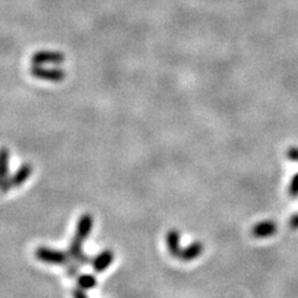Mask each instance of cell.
<instances>
[{"mask_svg":"<svg viewBox=\"0 0 298 298\" xmlns=\"http://www.w3.org/2000/svg\"><path fill=\"white\" fill-rule=\"evenodd\" d=\"M92 227H93V218H92V215L83 214L77 221L76 232H74V240H72L69 251H67L70 260L74 261L79 265H86V263L89 262V257H87L83 253V251H82V245H83L84 240L91 233Z\"/></svg>","mask_w":298,"mask_h":298,"instance_id":"6da1fadb","label":"cell"},{"mask_svg":"<svg viewBox=\"0 0 298 298\" xmlns=\"http://www.w3.org/2000/svg\"><path fill=\"white\" fill-rule=\"evenodd\" d=\"M35 256L39 261L45 263H51V265H66L69 262L70 257L64 251L54 250V248L40 246L35 251Z\"/></svg>","mask_w":298,"mask_h":298,"instance_id":"7a4b0ae2","label":"cell"},{"mask_svg":"<svg viewBox=\"0 0 298 298\" xmlns=\"http://www.w3.org/2000/svg\"><path fill=\"white\" fill-rule=\"evenodd\" d=\"M30 74L35 78L49 82H61L66 77V72L61 69H47L42 65H34L30 69Z\"/></svg>","mask_w":298,"mask_h":298,"instance_id":"3957f363","label":"cell"},{"mask_svg":"<svg viewBox=\"0 0 298 298\" xmlns=\"http://www.w3.org/2000/svg\"><path fill=\"white\" fill-rule=\"evenodd\" d=\"M31 61L34 65H47V64L59 65L65 61V55L59 51H49V50H44V51L35 52V54L31 56Z\"/></svg>","mask_w":298,"mask_h":298,"instance_id":"277c9868","label":"cell"},{"mask_svg":"<svg viewBox=\"0 0 298 298\" xmlns=\"http://www.w3.org/2000/svg\"><path fill=\"white\" fill-rule=\"evenodd\" d=\"M32 174V165L31 164H22L11 176H9V183L11 188H16V186L22 185L25 181L29 179V176Z\"/></svg>","mask_w":298,"mask_h":298,"instance_id":"5b68a950","label":"cell"},{"mask_svg":"<svg viewBox=\"0 0 298 298\" xmlns=\"http://www.w3.org/2000/svg\"><path fill=\"white\" fill-rule=\"evenodd\" d=\"M113 262V252L111 250H103L92 260V266L96 272H103Z\"/></svg>","mask_w":298,"mask_h":298,"instance_id":"8992f818","label":"cell"},{"mask_svg":"<svg viewBox=\"0 0 298 298\" xmlns=\"http://www.w3.org/2000/svg\"><path fill=\"white\" fill-rule=\"evenodd\" d=\"M97 285L96 277L93 275H81L77 277V287L82 288V290H91Z\"/></svg>","mask_w":298,"mask_h":298,"instance_id":"52a82bcc","label":"cell"},{"mask_svg":"<svg viewBox=\"0 0 298 298\" xmlns=\"http://www.w3.org/2000/svg\"><path fill=\"white\" fill-rule=\"evenodd\" d=\"M7 164H9V150L5 147L0 148V179L7 178Z\"/></svg>","mask_w":298,"mask_h":298,"instance_id":"ba28073f","label":"cell"},{"mask_svg":"<svg viewBox=\"0 0 298 298\" xmlns=\"http://www.w3.org/2000/svg\"><path fill=\"white\" fill-rule=\"evenodd\" d=\"M72 295H74V298H87V295L84 293V290H82V288L79 287L74 288Z\"/></svg>","mask_w":298,"mask_h":298,"instance_id":"9c48e42d","label":"cell"},{"mask_svg":"<svg viewBox=\"0 0 298 298\" xmlns=\"http://www.w3.org/2000/svg\"><path fill=\"white\" fill-rule=\"evenodd\" d=\"M77 271H78V268H77L76 265H69L67 266V275L69 276H74L77 273Z\"/></svg>","mask_w":298,"mask_h":298,"instance_id":"30bf717a","label":"cell"}]
</instances>
